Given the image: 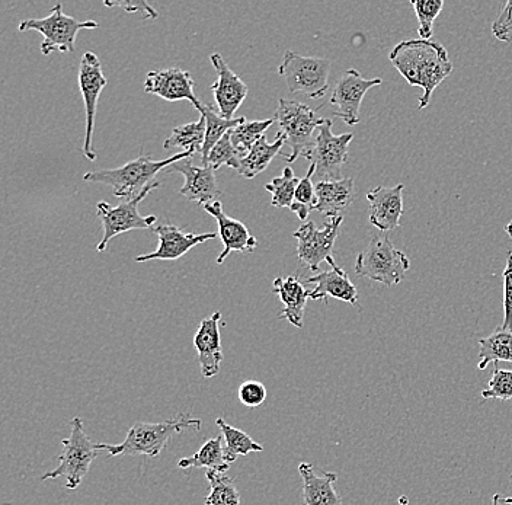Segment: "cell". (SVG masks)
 Here are the masks:
<instances>
[{"label": "cell", "mask_w": 512, "mask_h": 505, "mask_svg": "<svg viewBox=\"0 0 512 505\" xmlns=\"http://www.w3.org/2000/svg\"><path fill=\"white\" fill-rule=\"evenodd\" d=\"M200 114L206 118V142H204L203 150H201V165H207L208 156H210L213 147L229 133L230 130L236 129L240 124L245 123V117H236L233 120H226L222 115L217 114L213 107L203 104L200 108Z\"/></svg>", "instance_id": "cell-27"}, {"label": "cell", "mask_w": 512, "mask_h": 505, "mask_svg": "<svg viewBox=\"0 0 512 505\" xmlns=\"http://www.w3.org/2000/svg\"><path fill=\"white\" fill-rule=\"evenodd\" d=\"M416 17H418V34L421 40H431L432 25L440 12L443 11V0H412Z\"/></svg>", "instance_id": "cell-35"}, {"label": "cell", "mask_w": 512, "mask_h": 505, "mask_svg": "<svg viewBox=\"0 0 512 505\" xmlns=\"http://www.w3.org/2000/svg\"><path fill=\"white\" fill-rule=\"evenodd\" d=\"M267 388L258 380H246L239 386L238 398L246 408H258L267 401Z\"/></svg>", "instance_id": "cell-37"}, {"label": "cell", "mask_w": 512, "mask_h": 505, "mask_svg": "<svg viewBox=\"0 0 512 505\" xmlns=\"http://www.w3.org/2000/svg\"><path fill=\"white\" fill-rule=\"evenodd\" d=\"M328 264L331 265V270L304 280L306 284H315V289L309 290V299L328 302V297H334L358 308L357 287L354 286L348 274L336 265L335 260L329 261Z\"/></svg>", "instance_id": "cell-21"}, {"label": "cell", "mask_w": 512, "mask_h": 505, "mask_svg": "<svg viewBox=\"0 0 512 505\" xmlns=\"http://www.w3.org/2000/svg\"><path fill=\"white\" fill-rule=\"evenodd\" d=\"M208 494L206 505H240V494L235 479L226 473L207 472Z\"/></svg>", "instance_id": "cell-31"}, {"label": "cell", "mask_w": 512, "mask_h": 505, "mask_svg": "<svg viewBox=\"0 0 512 505\" xmlns=\"http://www.w3.org/2000/svg\"><path fill=\"white\" fill-rule=\"evenodd\" d=\"M195 81L190 72L171 67V69L153 70L146 76L144 92L169 102L188 101L200 111L201 102L195 95Z\"/></svg>", "instance_id": "cell-14"}, {"label": "cell", "mask_w": 512, "mask_h": 505, "mask_svg": "<svg viewBox=\"0 0 512 505\" xmlns=\"http://www.w3.org/2000/svg\"><path fill=\"white\" fill-rule=\"evenodd\" d=\"M331 62L323 57H304L286 51L278 73L287 83L290 94H303L310 99L325 97L329 89Z\"/></svg>", "instance_id": "cell-8"}, {"label": "cell", "mask_w": 512, "mask_h": 505, "mask_svg": "<svg viewBox=\"0 0 512 505\" xmlns=\"http://www.w3.org/2000/svg\"><path fill=\"white\" fill-rule=\"evenodd\" d=\"M203 209L210 216H213L216 219L217 225H219V235L222 238L224 249L219 258H217V264H223L232 252L249 254V252L255 251L256 246H258V239L252 236L245 223L227 216L223 212V204L220 201L207 204Z\"/></svg>", "instance_id": "cell-19"}, {"label": "cell", "mask_w": 512, "mask_h": 505, "mask_svg": "<svg viewBox=\"0 0 512 505\" xmlns=\"http://www.w3.org/2000/svg\"><path fill=\"white\" fill-rule=\"evenodd\" d=\"M315 145L304 155L307 161L316 166L315 177L320 181L342 180V166L348 162V147L354 134L345 133L335 136L332 133V120L325 118V123L319 127Z\"/></svg>", "instance_id": "cell-10"}, {"label": "cell", "mask_w": 512, "mask_h": 505, "mask_svg": "<svg viewBox=\"0 0 512 505\" xmlns=\"http://www.w3.org/2000/svg\"><path fill=\"white\" fill-rule=\"evenodd\" d=\"M274 120L278 123V134L286 139L290 146V155H281L287 163H294L300 156L306 155L315 139L313 134L325 123V118L318 117L315 110L291 99H280Z\"/></svg>", "instance_id": "cell-4"}, {"label": "cell", "mask_w": 512, "mask_h": 505, "mask_svg": "<svg viewBox=\"0 0 512 505\" xmlns=\"http://www.w3.org/2000/svg\"><path fill=\"white\" fill-rule=\"evenodd\" d=\"M478 369L485 370L491 363L499 361L512 363V332L499 326L494 334L479 341Z\"/></svg>", "instance_id": "cell-28"}, {"label": "cell", "mask_w": 512, "mask_h": 505, "mask_svg": "<svg viewBox=\"0 0 512 505\" xmlns=\"http://www.w3.org/2000/svg\"><path fill=\"white\" fill-rule=\"evenodd\" d=\"M107 83V78L102 72L101 60L92 51H86L79 67V88L83 101H85L86 113L85 142H83L82 152L92 162L98 158L94 145H92V142H94L92 139H94L96 107H98V99L101 97L102 89L107 86Z\"/></svg>", "instance_id": "cell-11"}, {"label": "cell", "mask_w": 512, "mask_h": 505, "mask_svg": "<svg viewBox=\"0 0 512 505\" xmlns=\"http://www.w3.org/2000/svg\"><path fill=\"white\" fill-rule=\"evenodd\" d=\"M504 324L501 325L505 331L512 332V251L508 254L507 267L504 274Z\"/></svg>", "instance_id": "cell-39"}, {"label": "cell", "mask_w": 512, "mask_h": 505, "mask_svg": "<svg viewBox=\"0 0 512 505\" xmlns=\"http://www.w3.org/2000/svg\"><path fill=\"white\" fill-rule=\"evenodd\" d=\"M286 145V139L277 133L274 143H268L267 137H262L251 152L242 159L238 169L239 175L246 180L258 177L270 166L272 159L277 155H281V149Z\"/></svg>", "instance_id": "cell-26"}, {"label": "cell", "mask_w": 512, "mask_h": 505, "mask_svg": "<svg viewBox=\"0 0 512 505\" xmlns=\"http://www.w3.org/2000/svg\"><path fill=\"white\" fill-rule=\"evenodd\" d=\"M200 418L188 414H179L178 417L163 423H136L127 431L126 440L120 444H96L98 452H108V456H140L158 457L168 446L169 440L176 434L185 430L200 431Z\"/></svg>", "instance_id": "cell-2"}, {"label": "cell", "mask_w": 512, "mask_h": 505, "mask_svg": "<svg viewBox=\"0 0 512 505\" xmlns=\"http://www.w3.org/2000/svg\"><path fill=\"white\" fill-rule=\"evenodd\" d=\"M409 267V258L395 248L387 233L374 235L355 261V273L358 276L370 278L389 287L402 283Z\"/></svg>", "instance_id": "cell-5"}, {"label": "cell", "mask_w": 512, "mask_h": 505, "mask_svg": "<svg viewBox=\"0 0 512 505\" xmlns=\"http://www.w3.org/2000/svg\"><path fill=\"white\" fill-rule=\"evenodd\" d=\"M482 398L512 401V370H501L495 364L494 376L489 380L488 389L482 392Z\"/></svg>", "instance_id": "cell-36"}, {"label": "cell", "mask_w": 512, "mask_h": 505, "mask_svg": "<svg viewBox=\"0 0 512 505\" xmlns=\"http://www.w3.org/2000/svg\"><path fill=\"white\" fill-rule=\"evenodd\" d=\"M210 62L217 72V81L211 85L217 108H219L220 115L223 118L233 120V118H236V111L239 110L242 102L248 97V85L233 72L232 67L227 65L222 54H211Z\"/></svg>", "instance_id": "cell-16"}, {"label": "cell", "mask_w": 512, "mask_h": 505, "mask_svg": "<svg viewBox=\"0 0 512 505\" xmlns=\"http://www.w3.org/2000/svg\"><path fill=\"white\" fill-rule=\"evenodd\" d=\"M158 235L159 246L152 254L139 255L136 262L146 261H175L184 257L194 246L217 238V233H184L178 226L166 223L153 229Z\"/></svg>", "instance_id": "cell-17"}, {"label": "cell", "mask_w": 512, "mask_h": 505, "mask_svg": "<svg viewBox=\"0 0 512 505\" xmlns=\"http://www.w3.org/2000/svg\"><path fill=\"white\" fill-rule=\"evenodd\" d=\"M107 8H121L128 14H140L144 19H156L158 18V12L153 9L149 3L144 0H118V2H105Z\"/></svg>", "instance_id": "cell-41"}, {"label": "cell", "mask_w": 512, "mask_h": 505, "mask_svg": "<svg viewBox=\"0 0 512 505\" xmlns=\"http://www.w3.org/2000/svg\"><path fill=\"white\" fill-rule=\"evenodd\" d=\"M492 34L498 38L499 41L510 43L512 40V0H508L502 8L501 14L495 19L492 24Z\"/></svg>", "instance_id": "cell-40"}, {"label": "cell", "mask_w": 512, "mask_h": 505, "mask_svg": "<svg viewBox=\"0 0 512 505\" xmlns=\"http://www.w3.org/2000/svg\"><path fill=\"white\" fill-rule=\"evenodd\" d=\"M344 217H332L322 229H318L313 222H306L293 233L297 239V255L302 264L309 270L318 271L323 261L334 260V246L338 238Z\"/></svg>", "instance_id": "cell-12"}, {"label": "cell", "mask_w": 512, "mask_h": 505, "mask_svg": "<svg viewBox=\"0 0 512 505\" xmlns=\"http://www.w3.org/2000/svg\"><path fill=\"white\" fill-rule=\"evenodd\" d=\"M216 424L217 427L220 428V431H222L224 456H226L227 462H229L230 465H232L239 456H248L249 453L264 452V447L256 443L249 434L227 424L223 418H217Z\"/></svg>", "instance_id": "cell-29"}, {"label": "cell", "mask_w": 512, "mask_h": 505, "mask_svg": "<svg viewBox=\"0 0 512 505\" xmlns=\"http://www.w3.org/2000/svg\"><path fill=\"white\" fill-rule=\"evenodd\" d=\"M178 466L182 471L204 468L207 472L226 473L230 469V463L224 456L223 436L207 440L194 456L179 460Z\"/></svg>", "instance_id": "cell-25"}, {"label": "cell", "mask_w": 512, "mask_h": 505, "mask_svg": "<svg viewBox=\"0 0 512 505\" xmlns=\"http://www.w3.org/2000/svg\"><path fill=\"white\" fill-rule=\"evenodd\" d=\"M511 481H512V473H511Z\"/></svg>", "instance_id": "cell-44"}, {"label": "cell", "mask_w": 512, "mask_h": 505, "mask_svg": "<svg viewBox=\"0 0 512 505\" xmlns=\"http://www.w3.org/2000/svg\"><path fill=\"white\" fill-rule=\"evenodd\" d=\"M159 187V181L152 182V184L144 188L139 196L133 198V200H123L115 207L105 203V201L98 203V206H96V216L101 219L104 235H102L101 242L96 246V251H107V246L110 244L111 239L121 235V233L137 229H152V226L155 225L158 219H156V216H142L139 213V204L153 190Z\"/></svg>", "instance_id": "cell-9"}, {"label": "cell", "mask_w": 512, "mask_h": 505, "mask_svg": "<svg viewBox=\"0 0 512 505\" xmlns=\"http://www.w3.org/2000/svg\"><path fill=\"white\" fill-rule=\"evenodd\" d=\"M70 436L62 441L63 453L59 456L60 465L54 471L44 473L41 481L66 478V489H78L91 471L92 463L98 457L96 444L92 443L83 428L82 418L70 421Z\"/></svg>", "instance_id": "cell-6"}, {"label": "cell", "mask_w": 512, "mask_h": 505, "mask_svg": "<svg viewBox=\"0 0 512 505\" xmlns=\"http://www.w3.org/2000/svg\"><path fill=\"white\" fill-rule=\"evenodd\" d=\"M274 123V118L262 121H245V123L240 124L236 129L230 130V139H232L233 146H235L243 156L248 155L252 147L264 137L265 131L270 129Z\"/></svg>", "instance_id": "cell-33"}, {"label": "cell", "mask_w": 512, "mask_h": 505, "mask_svg": "<svg viewBox=\"0 0 512 505\" xmlns=\"http://www.w3.org/2000/svg\"><path fill=\"white\" fill-rule=\"evenodd\" d=\"M206 118L201 115L200 120L195 123L184 124L175 127L171 136L163 143V149L169 150L172 147H182L185 152L197 153L203 150L206 142Z\"/></svg>", "instance_id": "cell-30"}, {"label": "cell", "mask_w": 512, "mask_h": 505, "mask_svg": "<svg viewBox=\"0 0 512 505\" xmlns=\"http://www.w3.org/2000/svg\"><path fill=\"white\" fill-rule=\"evenodd\" d=\"M505 232H507L508 236L512 239V222L507 226V228H505Z\"/></svg>", "instance_id": "cell-43"}, {"label": "cell", "mask_w": 512, "mask_h": 505, "mask_svg": "<svg viewBox=\"0 0 512 505\" xmlns=\"http://www.w3.org/2000/svg\"><path fill=\"white\" fill-rule=\"evenodd\" d=\"M192 152H182L163 161H153L152 156L143 153L134 161L115 169H101V171L86 172L83 181L92 184H105L112 188V194L121 200H133L147 187L155 182L158 172L165 168L190 159Z\"/></svg>", "instance_id": "cell-3"}, {"label": "cell", "mask_w": 512, "mask_h": 505, "mask_svg": "<svg viewBox=\"0 0 512 505\" xmlns=\"http://www.w3.org/2000/svg\"><path fill=\"white\" fill-rule=\"evenodd\" d=\"M166 174H181L185 178L184 187L179 194L187 198L188 201L207 206V204L216 203L222 196L216 180V169L210 166H194L191 158L174 163L165 169Z\"/></svg>", "instance_id": "cell-15"}, {"label": "cell", "mask_w": 512, "mask_h": 505, "mask_svg": "<svg viewBox=\"0 0 512 505\" xmlns=\"http://www.w3.org/2000/svg\"><path fill=\"white\" fill-rule=\"evenodd\" d=\"M99 24L95 21H78V19L67 17L63 12V6L57 3L51 9V14L41 19H25L19 24V31H37L43 35L44 40L41 43V53L44 56L60 51H75L76 37L82 30H95Z\"/></svg>", "instance_id": "cell-7"}, {"label": "cell", "mask_w": 512, "mask_h": 505, "mask_svg": "<svg viewBox=\"0 0 512 505\" xmlns=\"http://www.w3.org/2000/svg\"><path fill=\"white\" fill-rule=\"evenodd\" d=\"M299 472L303 479L304 505H342L334 484L338 475L334 472H316L310 463H300Z\"/></svg>", "instance_id": "cell-22"}, {"label": "cell", "mask_w": 512, "mask_h": 505, "mask_svg": "<svg viewBox=\"0 0 512 505\" xmlns=\"http://www.w3.org/2000/svg\"><path fill=\"white\" fill-rule=\"evenodd\" d=\"M316 174V166L310 163L309 172L306 177L300 180L299 187L296 190V197H294V203L299 206L306 207L307 210L313 212L316 204H318V197H316L315 184L312 182L313 175Z\"/></svg>", "instance_id": "cell-38"}, {"label": "cell", "mask_w": 512, "mask_h": 505, "mask_svg": "<svg viewBox=\"0 0 512 505\" xmlns=\"http://www.w3.org/2000/svg\"><path fill=\"white\" fill-rule=\"evenodd\" d=\"M492 505H512V497H504L501 494H495L492 497Z\"/></svg>", "instance_id": "cell-42"}, {"label": "cell", "mask_w": 512, "mask_h": 505, "mask_svg": "<svg viewBox=\"0 0 512 505\" xmlns=\"http://www.w3.org/2000/svg\"><path fill=\"white\" fill-rule=\"evenodd\" d=\"M245 156L233 146L232 139H230V131L217 143L216 146L213 147V150L210 152V156L207 159V165L213 169L222 168V166L226 165L229 168L236 169L238 171L240 162Z\"/></svg>", "instance_id": "cell-34"}, {"label": "cell", "mask_w": 512, "mask_h": 505, "mask_svg": "<svg viewBox=\"0 0 512 505\" xmlns=\"http://www.w3.org/2000/svg\"><path fill=\"white\" fill-rule=\"evenodd\" d=\"M392 65L411 86L424 91L419 98V110L428 107L432 94L453 72L446 47L434 40H406L399 43L389 56Z\"/></svg>", "instance_id": "cell-1"}, {"label": "cell", "mask_w": 512, "mask_h": 505, "mask_svg": "<svg viewBox=\"0 0 512 505\" xmlns=\"http://www.w3.org/2000/svg\"><path fill=\"white\" fill-rule=\"evenodd\" d=\"M382 79H366L358 70L350 69L341 76L329 104L335 105V117L341 118L348 126L360 123L361 102L371 88L382 85Z\"/></svg>", "instance_id": "cell-13"}, {"label": "cell", "mask_w": 512, "mask_h": 505, "mask_svg": "<svg viewBox=\"0 0 512 505\" xmlns=\"http://www.w3.org/2000/svg\"><path fill=\"white\" fill-rule=\"evenodd\" d=\"M299 184L300 180L294 175L291 166L284 168L281 177L274 178L270 184L265 185V190L272 196L271 206L277 209H291Z\"/></svg>", "instance_id": "cell-32"}, {"label": "cell", "mask_w": 512, "mask_h": 505, "mask_svg": "<svg viewBox=\"0 0 512 505\" xmlns=\"http://www.w3.org/2000/svg\"><path fill=\"white\" fill-rule=\"evenodd\" d=\"M272 293L277 294L284 305L278 318L286 319L296 328H303L304 309L309 299V290L304 289L302 281L294 276L277 277L272 286Z\"/></svg>", "instance_id": "cell-23"}, {"label": "cell", "mask_w": 512, "mask_h": 505, "mask_svg": "<svg viewBox=\"0 0 512 505\" xmlns=\"http://www.w3.org/2000/svg\"><path fill=\"white\" fill-rule=\"evenodd\" d=\"M222 313L213 315L201 321L194 335V347L200 361L201 375L206 379L219 375L223 363L222 335H220Z\"/></svg>", "instance_id": "cell-18"}, {"label": "cell", "mask_w": 512, "mask_h": 505, "mask_svg": "<svg viewBox=\"0 0 512 505\" xmlns=\"http://www.w3.org/2000/svg\"><path fill=\"white\" fill-rule=\"evenodd\" d=\"M405 185L377 187L367 194L370 203V223L382 233L392 232L400 226L403 214Z\"/></svg>", "instance_id": "cell-20"}, {"label": "cell", "mask_w": 512, "mask_h": 505, "mask_svg": "<svg viewBox=\"0 0 512 505\" xmlns=\"http://www.w3.org/2000/svg\"><path fill=\"white\" fill-rule=\"evenodd\" d=\"M316 204L315 212L322 213L323 216L338 217L342 212L350 209L355 197L354 180L351 178H342L339 181H319L315 184Z\"/></svg>", "instance_id": "cell-24"}]
</instances>
